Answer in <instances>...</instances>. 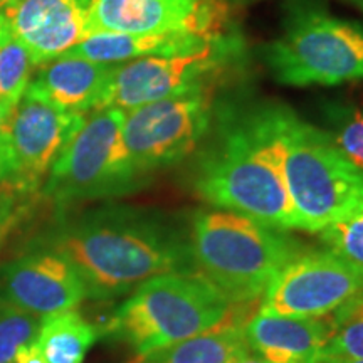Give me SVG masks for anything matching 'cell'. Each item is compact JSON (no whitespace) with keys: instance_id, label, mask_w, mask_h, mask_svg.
Instances as JSON below:
<instances>
[{"instance_id":"5b68a950","label":"cell","mask_w":363,"mask_h":363,"mask_svg":"<svg viewBox=\"0 0 363 363\" xmlns=\"http://www.w3.org/2000/svg\"><path fill=\"white\" fill-rule=\"evenodd\" d=\"M264 62L286 86H338L363 81V27L340 19L316 0H288L281 33Z\"/></svg>"},{"instance_id":"e0dca14e","label":"cell","mask_w":363,"mask_h":363,"mask_svg":"<svg viewBox=\"0 0 363 363\" xmlns=\"http://www.w3.org/2000/svg\"><path fill=\"white\" fill-rule=\"evenodd\" d=\"M220 35V34H217ZM217 35H199L187 33L170 34H118L99 33L71 48L62 56L81 57L99 65L116 66L140 57L160 56V54L187 52L207 45Z\"/></svg>"},{"instance_id":"ffe728a7","label":"cell","mask_w":363,"mask_h":363,"mask_svg":"<svg viewBox=\"0 0 363 363\" xmlns=\"http://www.w3.org/2000/svg\"><path fill=\"white\" fill-rule=\"evenodd\" d=\"M34 71L29 51L0 12V108L7 116L24 98Z\"/></svg>"},{"instance_id":"7c38bea8","label":"cell","mask_w":363,"mask_h":363,"mask_svg":"<svg viewBox=\"0 0 363 363\" xmlns=\"http://www.w3.org/2000/svg\"><path fill=\"white\" fill-rule=\"evenodd\" d=\"M224 0H94L88 35L170 34L217 35L227 33Z\"/></svg>"},{"instance_id":"d6986e66","label":"cell","mask_w":363,"mask_h":363,"mask_svg":"<svg viewBox=\"0 0 363 363\" xmlns=\"http://www.w3.org/2000/svg\"><path fill=\"white\" fill-rule=\"evenodd\" d=\"M96 338V326L67 310L43 316L35 347L48 363H81Z\"/></svg>"},{"instance_id":"f546056e","label":"cell","mask_w":363,"mask_h":363,"mask_svg":"<svg viewBox=\"0 0 363 363\" xmlns=\"http://www.w3.org/2000/svg\"><path fill=\"white\" fill-rule=\"evenodd\" d=\"M350 2L353 4V6L358 7V9H360V11L363 12V0H350Z\"/></svg>"},{"instance_id":"ba28073f","label":"cell","mask_w":363,"mask_h":363,"mask_svg":"<svg viewBox=\"0 0 363 363\" xmlns=\"http://www.w3.org/2000/svg\"><path fill=\"white\" fill-rule=\"evenodd\" d=\"M244 52L233 30L187 52L140 57L113 66L99 108L128 111L143 104L214 86Z\"/></svg>"},{"instance_id":"277c9868","label":"cell","mask_w":363,"mask_h":363,"mask_svg":"<svg viewBox=\"0 0 363 363\" xmlns=\"http://www.w3.org/2000/svg\"><path fill=\"white\" fill-rule=\"evenodd\" d=\"M189 246L195 269L230 305H249L264 296L278 272L305 251L284 230L222 208L194 216Z\"/></svg>"},{"instance_id":"f1b7e54d","label":"cell","mask_w":363,"mask_h":363,"mask_svg":"<svg viewBox=\"0 0 363 363\" xmlns=\"http://www.w3.org/2000/svg\"><path fill=\"white\" fill-rule=\"evenodd\" d=\"M7 115L6 113H4V110L2 108H0V133H2V130H4V126H6V121H7Z\"/></svg>"},{"instance_id":"ac0fdd59","label":"cell","mask_w":363,"mask_h":363,"mask_svg":"<svg viewBox=\"0 0 363 363\" xmlns=\"http://www.w3.org/2000/svg\"><path fill=\"white\" fill-rule=\"evenodd\" d=\"M249 352L244 325L230 320L182 342L135 355L130 363H230Z\"/></svg>"},{"instance_id":"30bf717a","label":"cell","mask_w":363,"mask_h":363,"mask_svg":"<svg viewBox=\"0 0 363 363\" xmlns=\"http://www.w3.org/2000/svg\"><path fill=\"white\" fill-rule=\"evenodd\" d=\"M84 116L57 110L26 91L0 133V184L24 201L40 192Z\"/></svg>"},{"instance_id":"6da1fadb","label":"cell","mask_w":363,"mask_h":363,"mask_svg":"<svg viewBox=\"0 0 363 363\" xmlns=\"http://www.w3.org/2000/svg\"><path fill=\"white\" fill-rule=\"evenodd\" d=\"M57 252L89 298H116L169 272H195L189 242L162 217L110 203L61 219L29 242Z\"/></svg>"},{"instance_id":"d4e9b609","label":"cell","mask_w":363,"mask_h":363,"mask_svg":"<svg viewBox=\"0 0 363 363\" xmlns=\"http://www.w3.org/2000/svg\"><path fill=\"white\" fill-rule=\"evenodd\" d=\"M22 201L24 199H21L19 195L11 192L0 184V239L4 238L6 230L11 229L17 216L22 212Z\"/></svg>"},{"instance_id":"8992f818","label":"cell","mask_w":363,"mask_h":363,"mask_svg":"<svg viewBox=\"0 0 363 363\" xmlns=\"http://www.w3.org/2000/svg\"><path fill=\"white\" fill-rule=\"evenodd\" d=\"M230 308L201 272H169L136 286L108 331L142 355L212 330L229 318Z\"/></svg>"},{"instance_id":"4dcf8cb0","label":"cell","mask_w":363,"mask_h":363,"mask_svg":"<svg viewBox=\"0 0 363 363\" xmlns=\"http://www.w3.org/2000/svg\"><path fill=\"white\" fill-rule=\"evenodd\" d=\"M13 0H0V11H2V9H6L9 4H12Z\"/></svg>"},{"instance_id":"cb8c5ba5","label":"cell","mask_w":363,"mask_h":363,"mask_svg":"<svg viewBox=\"0 0 363 363\" xmlns=\"http://www.w3.org/2000/svg\"><path fill=\"white\" fill-rule=\"evenodd\" d=\"M318 234L328 251L363 267V202Z\"/></svg>"},{"instance_id":"4fadbf2b","label":"cell","mask_w":363,"mask_h":363,"mask_svg":"<svg viewBox=\"0 0 363 363\" xmlns=\"http://www.w3.org/2000/svg\"><path fill=\"white\" fill-rule=\"evenodd\" d=\"M2 296L35 316L74 310L86 288L69 261L44 247H27L0 271Z\"/></svg>"},{"instance_id":"7402d4cb","label":"cell","mask_w":363,"mask_h":363,"mask_svg":"<svg viewBox=\"0 0 363 363\" xmlns=\"http://www.w3.org/2000/svg\"><path fill=\"white\" fill-rule=\"evenodd\" d=\"M330 326L325 358L363 360V291L331 315Z\"/></svg>"},{"instance_id":"83f0119b","label":"cell","mask_w":363,"mask_h":363,"mask_svg":"<svg viewBox=\"0 0 363 363\" xmlns=\"http://www.w3.org/2000/svg\"><path fill=\"white\" fill-rule=\"evenodd\" d=\"M321 363H363V360H355V358H325Z\"/></svg>"},{"instance_id":"5bb4252c","label":"cell","mask_w":363,"mask_h":363,"mask_svg":"<svg viewBox=\"0 0 363 363\" xmlns=\"http://www.w3.org/2000/svg\"><path fill=\"white\" fill-rule=\"evenodd\" d=\"M94 0H13L2 9L35 67L52 61L88 38Z\"/></svg>"},{"instance_id":"8fae6325","label":"cell","mask_w":363,"mask_h":363,"mask_svg":"<svg viewBox=\"0 0 363 363\" xmlns=\"http://www.w3.org/2000/svg\"><path fill=\"white\" fill-rule=\"evenodd\" d=\"M363 291V267L328 251H303L267 286L259 313L323 318Z\"/></svg>"},{"instance_id":"4316f807","label":"cell","mask_w":363,"mask_h":363,"mask_svg":"<svg viewBox=\"0 0 363 363\" xmlns=\"http://www.w3.org/2000/svg\"><path fill=\"white\" fill-rule=\"evenodd\" d=\"M230 363H267V362L262 360L259 355H256V353L249 350L246 353H242V355H239L238 358H234Z\"/></svg>"},{"instance_id":"603a6c76","label":"cell","mask_w":363,"mask_h":363,"mask_svg":"<svg viewBox=\"0 0 363 363\" xmlns=\"http://www.w3.org/2000/svg\"><path fill=\"white\" fill-rule=\"evenodd\" d=\"M40 320L0 296V363H13L24 348L35 343Z\"/></svg>"},{"instance_id":"44dd1931","label":"cell","mask_w":363,"mask_h":363,"mask_svg":"<svg viewBox=\"0 0 363 363\" xmlns=\"http://www.w3.org/2000/svg\"><path fill=\"white\" fill-rule=\"evenodd\" d=\"M325 133L352 167L363 174V104H328Z\"/></svg>"},{"instance_id":"52a82bcc","label":"cell","mask_w":363,"mask_h":363,"mask_svg":"<svg viewBox=\"0 0 363 363\" xmlns=\"http://www.w3.org/2000/svg\"><path fill=\"white\" fill-rule=\"evenodd\" d=\"M123 118L125 111L116 108H98L84 116L40 189L45 201L65 208L142 187L125 152Z\"/></svg>"},{"instance_id":"9c48e42d","label":"cell","mask_w":363,"mask_h":363,"mask_svg":"<svg viewBox=\"0 0 363 363\" xmlns=\"http://www.w3.org/2000/svg\"><path fill=\"white\" fill-rule=\"evenodd\" d=\"M214 123V86L125 111L121 136L131 169L143 182L201 145Z\"/></svg>"},{"instance_id":"9a60e30c","label":"cell","mask_w":363,"mask_h":363,"mask_svg":"<svg viewBox=\"0 0 363 363\" xmlns=\"http://www.w3.org/2000/svg\"><path fill=\"white\" fill-rule=\"evenodd\" d=\"M330 320L257 313L244 325L249 350L267 363H321L330 338Z\"/></svg>"},{"instance_id":"7a4b0ae2","label":"cell","mask_w":363,"mask_h":363,"mask_svg":"<svg viewBox=\"0 0 363 363\" xmlns=\"http://www.w3.org/2000/svg\"><path fill=\"white\" fill-rule=\"evenodd\" d=\"M271 145L299 219V230L321 233L363 202V174L352 167L316 128L284 104L251 113Z\"/></svg>"},{"instance_id":"2e32d148","label":"cell","mask_w":363,"mask_h":363,"mask_svg":"<svg viewBox=\"0 0 363 363\" xmlns=\"http://www.w3.org/2000/svg\"><path fill=\"white\" fill-rule=\"evenodd\" d=\"M113 66L81 57L59 56L35 67L27 93L57 110L88 115L101 106Z\"/></svg>"},{"instance_id":"3957f363","label":"cell","mask_w":363,"mask_h":363,"mask_svg":"<svg viewBox=\"0 0 363 363\" xmlns=\"http://www.w3.org/2000/svg\"><path fill=\"white\" fill-rule=\"evenodd\" d=\"M194 189L212 207L278 230H299V219L271 145L252 121L227 120L199 160Z\"/></svg>"},{"instance_id":"484cf974","label":"cell","mask_w":363,"mask_h":363,"mask_svg":"<svg viewBox=\"0 0 363 363\" xmlns=\"http://www.w3.org/2000/svg\"><path fill=\"white\" fill-rule=\"evenodd\" d=\"M13 363H48V362H45L43 353L39 352V348L35 347V343H34V345H30V347L24 348V350L17 355L16 362Z\"/></svg>"}]
</instances>
